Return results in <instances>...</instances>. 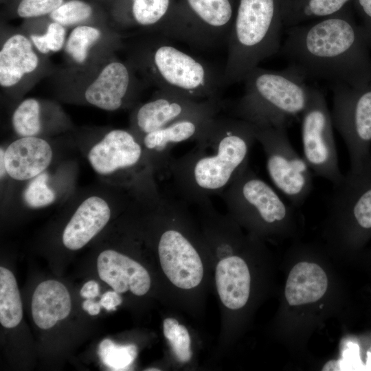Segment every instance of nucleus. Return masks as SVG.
Listing matches in <instances>:
<instances>
[{
    "instance_id": "obj_1",
    "label": "nucleus",
    "mask_w": 371,
    "mask_h": 371,
    "mask_svg": "<svg viewBox=\"0 0 371 371\" xmlns=\"http://www.w3.org/2000/svg\"><path fill=\"white\" fill-rule=\"evenodd\" d=\"M369 45L363 27L335 14L289 27L279 52L305 80L360 87L371 81Z\"/></svg>"
},
{
    "instance_id": "obj_2",
    "label": "nucleus",
    "mask_w": 371,
    "mask_h": 371,
    "mask_svg": "<svg viewBox=\"0 0 371 371\" xmlns=\"http://www.w3.org/2000/svg\"><path fill=\"white\" fill-rule=\"evenodd\" d=\"M256 140L255 126L237 117H215L195 148L168 168L183 196L207 205L210 196L222 194L249 166V154Z\"/></svg>"
},
{
    "instance_id": "obj_3",
    "label": "nucleus",
    "mask_w": 371,
    "mask_h": 371,
    "mask_svg": "<svg viewBox=\"0 0 371 371\" xmlns=\"http://www.w3.org/2000/svg\"><path fill=\"white\" fill-rule=\"evenodd\" d=\"M282 25L276 0H240L227 43L223 85L243 82L250 70L280 52Z\"/></svg>"
},
{
    "instance_id": "obj_4",
    "label": "nucleus",
    "mask_w": 371,
    "mask_h": 371,
    "mask_svg": "<svg viewBox=\"0 0 371 371\" xmlns=\"http://www.w3.org/2000/svg\"><path fill=\"white\" fill-rule=\"evenodd\" d=\"M243 95L232 107L235 117L255 126L286 125L305 109L311 87L291 67L273 71L259 67L245 76Z\"/></svg>"
},
{
    "instance_id": "obj_5",
    "label": "nucleus",
    "mask_w": 371,
    "mask_h": 371,
    "mask_svg": "<svg viewBox=\"0 0 371 371\" xmlns=\"http://www.w3.org/2000/svg\"><path fill=\"white\" fill-rule=\"evenodd\" d=\"M164 37L153 45L146 56L150 76L160 90L195 100H218L223 74Z\"/></svg>"
},
{
    "instance_id": "obj_6",
    "label": "nucleus",
    "mask_w": 371,
    "mask_h": 371,
    "mask_svg": "<svg viewBox=\"0 0 371 371\" xmlns=\"http://www.w3.org/2000/svg\"><path fill=\"white\" fill-rule=\"evenodd\" d=\"M187 12L166 18L163 36L206 50L227 43L234 19L230 0H186Z\"/></svg>"
},
{
    "instance_id": "obj_7",
    "label": "nucleus",
    "mask_w": 371,
    "mask_h": 371,
    "mask_svg": "<svg viewBox=\"0 0 371 371\" xmlns=\"http://www.w3.org/2000/svg\"><path fill=\"white\" fill-rule=\"evenodd\" d=\"M286 125L255 126V137L266 157L268 175L276 189L295 206L307 199L313 188V173L294 149Z\"/></svg>"
},
{
    "instance_id": "obj_8",
    "label": "nucleus",
    "mask_w": 371,
    "mask_h": 371,
    "mask_svg": "<svg viewBox=\"0 0 371 371\" xmlns=\"http://www.w3.org/2000/svg\"><path fill=\"white\" fill-rule=\"evenodd\" d=\"M331 116L348 152L351 172L371 162V81L360 87L336 84Z\"/></svg>"
},
{
    "instance_id": "obj_9",
    "label": "nucleus",
    "mask_w": 371,
    "mask_h": 371,
    "mask_svg": "<svg viewBox=\"0 0 371 371\" xmlns=\"http://www.w3.org/2000/svg\"><path fill=\"white\" fill-rule=\"evenodd\" d=\"M302 115L303 157L313 175L330 181L333 186L338 184L344 175L339 166L331 113L320 90L311 87Z\"/></svg>"
},
{
    "instance_id": "obj_10",
    "label": "nucleus",
    "mask_w": 371,
    "mask_h": 371,
    "mask_svg": "<svg viewBox=\"0 0 371 371\" xmlns=\"http://www.w3.org/2000/svg\"><path fill=\"white\" fill-rule=\"evenodd\" d=\"M87 158L98 174L120 175L130 184L148 179V173L155 169L142 143L133 133L122 129L106 133L91 148Z\"/></svg>"
},
{
    "instance_id": "obj_11",
    "label": "nucleus",
    "mask_w": 371,
    "mask_h": 371,
    "mask_svg": "<svg viewBox=\"0 0 371 371\" xmlns=\"http://www.w3.org/2000/svg\"><path fill=\"white\" fill-rule=\"evenodd\" d=\"M225 203L236 214L252 218L268 226L286 223L291 209L270 185L248 166L222 193Z\"/></svg>"
},
{
    "instance_id": "obj_12",
    "label": "nucleus",
    "mask_w": 371,
    "mask_h": 371,
    "mask_svg": "<svg viewBox=\"0 0 371 371\" xmlns=\"http://www.w3.org/2000/svg\"><path fill=\"white\" fill-rule=\"evenodd\" d=\"M219 100H195L184 95L160 90L152 100L138 107L134 126L142 135L164 128L179 120L211 111H218Z\"/></svg>"
},
{
    "instance_id": "obj_13",
    "label": "nucleus",
    "mask_w": 371,
    "mask_h": 371,
    "mask_svg": "<svg viewBox=\"0 0 371 371\" xmlns=\"http://www.w3.org/2000/svg\"><path fill=\"white\" fill-rule=\"evenodd\" d=\"M157 249L162 270L174 285L190 289L200 284L203 275L200 256L181 232L175 229L164 231Z\"/></svg>"
},
{
    "instance_id": "obj_14",
    "label": "nucleus",
    "mask_w": 371,
    "mask_h": 371,
    "mask_svg": "<svg viewBox=\"0 0 371 371\" xmlns=\"http://www.w3.org/2000/svg\"><path fill=\"white\" fill-rule=\"evenodd\" d=\"M217 113L211 111L187 117L145 135L142 143L154 168L168 166L172 147L181 142L196 141Z\"/></svg>"
},
{
    "instance_id": "obj_15",
    "label": "nucleus",
    "mask_w": 371,
    "mask_h": 371,
    "mask_svg": "<svg viewBox=\"0 0 371 371\" xmlns=\"http://www.w3.org/2000/svg\"><path fill=\"white\" fill-rule=\"evenodd\" d=\"M100 278L119 293L130 290L144 295L150 286L147 270L130 257L112 249L102 251L97 259Z\"/></svg>"
},
{
    "instance_id": "obj_16",
    "label": "nucleus",
    "mask_w": 371,
    "mask_h": 371,
    "mask_svg": "<svg viewBox=\"0 0 371 371\" xmlns=\"http://www.w3.org/2000/svg\"><path fill=\"white\" fill-rule=\"evenodd\" d=\"M53 157L52 147L43 139L21 137L5 150L7 175L18 181L32 179L49 166Z\"/></svg>"
},
{
    "instance_id": "obj_17",
    "label": "nucleus",
    "mask_w": 371,
    "mask_h": 371,
    "mask_svg": "<svg viewBox=\"0 0 371 371\" xmlns=\"http://www.w3.org/2000/svg\"><path fill=\"white\" fill-rule=\"evenodd\" d=\"M111 209L98 196L84 200L76 209L63 233V243L69 249L78 250L87 245L107 224Z\"/></svg>"
},
{
    "instance_id": "obj_18",
    "label": "nucleus",
    "mask_w": 371,
    "mask_h": 371,
    "mask_svg": "<svg viewBox=\"0 0 371 371\" xmlns=\"http://www.w3.org/2000/svg\"><path fill=\"white\" fill-rule=\"evenodd\" d=\"M131 75L120 62L106 65L95 80L87 88L85 97L91 104L113 111L121 108L130 93Z\"/></svg>"
},
{
    "instance_id": "obj_19",
    "label": "nucleus",
    "mask_w": 371,
    "mask_h": 371,
    "mask_svg": "<svg viewBox=\"0 0 371 371\" xmlns=\"http://www.w3.org/2000/svg\"><path fill=\"white\" fill-rule=\"evenodd\" d=\"M216 284L223 304L236 310L243 307L249 298L251 278L248 267L239 256L220 260L216 269Z\"/></svg>"
},
{
    "instance_id": "obj_20",
    "label": "nucleus",
    "mask_w": 371,
    "mask_h": 371,
    "mask_svg": "<svg viewBox=\"0 0 371 371\" xmlns=\"http://www.w3.org/2000/svg\"><path fill=\"white\" fill-rule=\"evenodd\" d=\"M71 298L61 282L49 280L40 283L32 295V315L34 323L41 329L53 327L70 313Z\"/></svg>"
},
{
    "instance_id": "obj_21",
    "label": "nucleus",
    "mask_w": 371,
    "mask_h": 371,
    "mask_svg": "<svg viewBox=\"0 0 371 371\" xmlns=\"http://www.w3.org/2000/svg\"><path fill=\"white\" fill-rule=\"evenodd\" d=\"M328 278L318 265L308 262L296 264L291 270L285 286V297L291 306L315 302L326 293Z\"/></svg>"
},
{
    "instance_id": "obj_22",
    "label": "nucleus",
    "mask_w": 371,
    "mask_h": 371,
    "mask_svg": "<svg viewBox=\"0 0 371 371\" xmlns=\"http://www.w3.org/2000/svg\"><path fill=\"white\" fill-rule=\"evenodd\" d=\"M38 64L30 41L22 34L10 36L0 51V85L10 87L34 71Z\"/></svg>"
},
{
    "instance_id": "obj_23",
    "label": "nucleus",
    "mask_w": 371,
    "mask_h": 371,
    "mask_svg": "<svg viewBox=\"0 0 371 371\" xmlns=\"http://www.w3.org/2000/svg\"><path fill=\"white\" fill-rule=\"evenodd\" d=\"M350 0H293L282 14L283 25L293 27L312 18L337 14Z\"/></svg>"
},
{
    "instance_id": "obj_24",
    "label": "nucleus",
    "mask_w": 371,
    "mask_h": 371,
    "mask_svg": "<svg viewBox=\"0 0 371 371\" xmlns=\"http://www.w3.org/2000/svg\"><path fill=\"white\" fill-rule=\"evenodd\" d=\"M23 318V306L16 280L8 269L0 267V322L7 328L16 327Z\"/></svg>"
},
{
    "instance_id": "obj_25",
    "label": "nucleus",
    "mask_w": 371,
    "mask_h": 371,
    "mask_svg": "<svg viewBox=\"0 0 371 371\" xmlns=\"http://www.w3.org/2000/svg\"><path fill=\"white\" fill-rule=\"evenodd\" d=\"M14 131L21 137H33L41 129L40 105L34 98L23 100L15 109L12 117Z\"/></svg>"
},
{
    "instance_id": "obj_26",
    "label": "nucleus",
    "mask_w": 371,
    "mask_h": 371,
    "mask_svg": "<svg viewBox=\"0 0 371 371\" xmlns=\"http://www.w3.org/2000/svg\"><path fill=\"white\" fill-rule=\"evenodd\" d=\"M137 353L134 344H117L109 339L102 340L98 347L102 362L113 370H123L134 361Z\"/></svg>"
},
{
    "instance_id": "obj_27",
    "label": "nucleus",
    "mask_w": 371,
    "mask_h": 371,
    "mask_svg": "<svg viewBox=\"0 0 371 371\" xmlns=\"http://www.w3.org/2000/svg\"><path fill=\"white\" fill-rule=\"evenodd\" d=\"M170 0H132V15L142 26H160L169 15Z\"/></svg>"
},
{
    "instance_id": "obj_28",
    "label": "nucleus",
    "mask_w": 371,
    "mask_h": 371,
    "mask_svg": "<svg viewBox=\"0 0 371 371\" xmlns=\"http://www.w3.org/2000/svg\"><path fill=\"white\" fill-rule=\"evenodd\" d=\"M101 32L95 27L81 25L70 33L65 45L66 52L78 63L87 58L89 49L100 37Z\"/></svg>"
},
{
    "instance_id": "obj_29",
    "label": "nucleus",
    "mask_w": 371,
    "mask_h": 371,
    "mask_svg": "<svg viewBox=\"0 0 371 371\" xmlns=\"http://www.w3.org/2000/svg\"><path fill=\"white\" fill-rule=\"evenodd\" d=\"M163 331L178 361L186 363L190 360V337L187 328L174 318H166L163 323Z\"/></svg>"
},
{
    "instance_id": "obj_30",
    "label": "nucleus",
    "mask_w": 371,
    "mask_h": 371,
    "mask_svg": "<svg viewBox=\"0 0 371 371\" xmlns=\"http://www.w3.org/2000/svg\"><path fill=\"white\" fill-rule=\"evenodd\" d=\"M47 181L48 174L45 172L31 179L23 195L27 205L32 208L43 207L55 201V192L49 186Z\"/></svg>"
},
{
    "instance_id": "obj_31",
    "label": "nucleus",
    "mask_w": 371,
    "mask_h": 371,
    "mask_svg": "<svg viewBox=\"0 0 371 371\" xmlns=\"http://www.w3.org/2000/svg\"><path fill=\"white\" fill-rule=\"evenodd\" d=\"M92 14L91 7L80 0H71L63 3L50 14V18L63 26L82 23Z\"/></svg>"
},
{
    "instance_id": "obj_32",
    "label": "nucleus",
    "mask_w": 371,
    "mask_h": 371,
    "mask_svg": "<svg viewBox=\"0 0 371 371\" xmlns=\"http://www.w3.org/2000/svg\"><path fill=\"white\" fill-rule=\"evenodd\" d=\"M65 38L64 26L57 22L51 23L45 34L31 35V40L37 49L43 54L58 52L63 46Z\"/></svg>"
},
{
    "instance_id": "obj_33",
    "label": "nucleus",
    "mask_w": 371,
    "mask_h": 371,
    "mask_svg": "<svg viewBox=\"0 0 371 371\" xmlns=\"http://www.w3.org/2000/svg\"><path fill=\"white\" fill-rule=\"evenodd\" d=\"M63 0H22L17 8L21 17L29 18L51 14L63 4Z\"/></svg>"
},
{
    "instance_id": "obj_34",
    "label": "nucleus",
    "mask_w": 371,
    "mask_h": 371,
    "mask_svg": "<svg viewBox=\"0 0 371 371\" xmlns=\"http://www.w3.org/2000/svg\"><path fill=\"white\" fill-rule=\"evenodd\" d=\"M339 370H357L361 366L359 347L356 344L348 342L342 352V357L337 360Z\"/></svg>"
},
{
    "instance_id": "obj_35",
    "label": "nucleus",
    "mask_w": 371,
    "mask_h": 371,
    "mask_svg": "<svg viewBox=\"0 0 371 371\" xmlns=\"http://www.w3.org/2000/svg\"><path fill=\"white\" fill-rule=\"evenodd\" d=\"M101 306L107 311H114L122 302V298L119 293L114 291L104 293L100 301Z\"/></svg>"
},
{
    "instance_id": "obj_36",
    "label": "nucleus",
    "mask_w": 371,
    "mask_h": 371,
    "mask_svg": "<svg viewBox=\"0 0 371 371\" xmlns=\"http://www.w3.org/2000/svg\"><path fill=\"white\" fill-rule=\"evenodd\" d=\"M99 293V284L93 280L86 282L80 291V295L87 299H93L97 297Z\"/></svg>"
},
{
    "instance_id": "obj_37",
    "label": "nucleus",
    "mask_w": 371,
    "mask_h": 371,
    "mask_svg": "<svg viewBox=\"0 0 371 371\" xmlns=\"http://www.w3.org/2000/svg\"><path fill=\"white\" fill-rule=\"evenodd\" d=\"M358 7L364 17L365 25L371 26V0H356Z\"/></svg>"
},
{
    "instance_id": "obj_38",
    "label": "nucleus",
    "mask_w": 371,
    "mask_h": 371,
    "mask_svg": "<svg viewBox=\"0 0 371 371\" xmlns=\"http://www.w3.org/2000/svg\"><path fill=\"white\" fill-rule=\"evenodd\" d=\"M101 306L100 302H95L92 299H87L82 304L83 309L91 315H98Z\"/></svg>"
},
{
    "instance_id": "obj_39",
    "label": "nucleus",
    "mask_w": 371,
    "mask_h": 371,
    "mask_svg": "<svg viewBox=\"0 0 371 371\" xmlns=\"http://www.w3.org/2000/svg\"><path fill=\"white\" fill-rule=\"evenodd\" d=\"M4 156H5V150L2 148H1L0 149V176H1V179L7 174L5 166Z\"/></svg>"
},
{
    "instance_id": "obj_40",
    "label": "nucleus",
    "mask_w": 371,
    "mask_h": 371,
    "mask_svg": "<svg viewBox=\"0 0 371 371\" xmlns=\"http://www.w3.org/2000/svg\"><path fill=\"white\" fill-rule=\"evenodd\" d=\"M322 370H324V371L339 370V366H338L337 360H330L328 361L323 367Z\"/></svg>"
},
{
    "instance_id": "obj_41",
    "label": "nucleus",
    "mask_w": 371,
    "mask_h": 371,
    "mask_svg": "<svg viewBox=\"0 0 371 371\" xmlns=\"http://www.w3.org/2000/svg\"><path fill=\"white\" fill-rule=\"evenodd\" d=\"M362 27L363 29V31L366 34V36L368 40L370 45H371V26L364 25Z\"/></svg>"
},
{
    "instance_id": "obj_42",
    "label": "nucleus",
    "mask_w": 371,
    "mask_h": 371,
    "mask_svg": "<svg viewBox=\"0 0 371 371\" xmlns=\"http://www.w3.org/2000/svg\"><path fill=\"white\" fill-rule=\"evenodd\" d=\"M368 357L367 366L369 368H371V352H368Z\"/></svg>"
},
{
    "instance_id": "obj_43",
    "label": "nucleus",
    "mask_w": 371,
    "mask_h": 371,
    "mask_svg": "<svg viewBox=\"0 0 371 371\" xmlns=\"http://www.w3.org/2000/svg\"><path fill=\"white\" fill-rule=\"evenodd\" d=\"M146 370L147 371H153V370L159 371V370L157 368H150V369H147Z\"/></svg>"
}]
</instances>
